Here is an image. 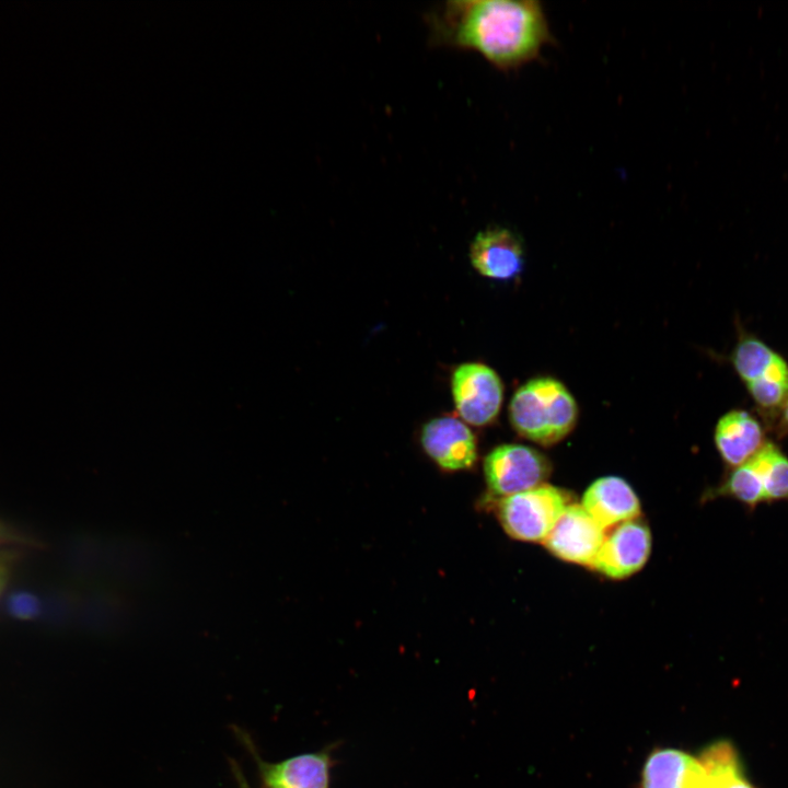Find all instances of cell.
Masks as SVG:
<instances>
[{
	"instance_id": "6da1fadb",
	"label": "cell",
	"mask_w": 788,
	"mask_h": 788,
	"mask_svg": "<svg viewBox=\"0 0 788 788\" xmlns=\"http://www.w3.org/2000/svg\"><path fill=\"white\" fill-rule=\"evenodd\" d=\"M429 43L473 50L505 72L541 58L555 43L538 1L452 0L425 15Z\"/></svg>"
},
{
	"instance_id": "7a4b0ae2",
	"label": "cell",
	"mask_w": 788,
	"mask_h": 788,
	"mask_svg": "<svg viewBox=\"0 0 788 788\" xmlns=\"http://www.w3.org/2000/svg\"><path fill=\"white\" fill-rule=\"evenodd\" d=\"M509 418L521 437L541 445H552L572 431L578 420V406L560 381L538 376L514 392Z\"/></svg>"
},
{
	"instance_id": "3957f363",
	"label": "cell",
	"mask_w": 788,
	"mask_h": 788,
	"mask_svg": "<svg viewBox=\"0 0 788 788\" xmlns=\"http://www.w3.org/2000/svg\"><path fill=\"white\" fill-rule=\"evenodd\" d=\"M568 496L549 484L501 498L497 517L506 533L522 542H544L566 508Z\"/></svg>"
},
{
	"instance_id": "277c9868",
	"label": "cell",
	"mask_w": 788,
	"mask_h": 788,
	"mask_svg": "<svg viewBox=\"0 0 788 788\" xmlns=\"http://www.w3.org/2000/svg\"><path fill=\"white\" fill-rule=\"evenodd\" d=\"M551 473L549 460L538 450L523 444L498 445L484 460L487 486L501 498L544 484Z\"/></svg>"
},
{
	"instance_id": "5b68a950",
	"label": "cell",
	"mask_w": 788,
	"mask_h": 788,
	"mask_svg": "<svg viewBox=\"0 0 788 788\" xmlns=\"http://www.w3.org/2000/svg\"><path fill=\"white\" fill-rule=\"evenodd\" d=\"M234 730L256 764L260 788H329L333 766L332 745L318 752L269 763L259 756L246 732L239 728Z\"/></svg>"
},
{
	"instance_id": "8992f818",
	"label": "cell",
	"mask_w": 788,
	"mask_h": 788,
	"mask_svg": "<svg viewBox=\"0 0 788 788\" xmlns=\"http://www.w3.org/2000/svg\"><path fill=\"white\" fill-rule=\"evenodd\" d=\"M454 405L460 417L473 426H486L499 414L503 384L495 370L479 362L460 364L451 380Z\"/></svg>"
},
{
	"instance_id": "52a82bcc",
	"label": "cell",
	"mask_w": 788,
	"mask_h": 788,
	"mask_svg": "<svg viewBox=\"0 0 788 788\" xmlns=\"http://www.w3.org/2000/svg\"><path fill=\"white\" fill-rule=\"evenodd\" d=\"M604 538L605 530L582 506L569 503L543 543L557 558L592 568Z\"/></svg>"
},
{
	"instance_id": "ba28073f",
	"label": "cell",
	"mask_w": 788,
	"mask_h": 788,
	"mask_svg": "<svg viewBox=\"0 0 788 788\" xmlns=\"http://www.w3.org/2000/svg\"><path fill=\"white\" fill-rule=\"evenodd\" d=\"M651 552L649 528L638 519L615 525L605 538L592 566L611 579H625L639 571Z\"/></svg>"
},
{
	"instance_id": "9c48e42d",
	"label": "cell",
	"mask_w": 788,
	"mask_h": 788,
	"mask_svg": "<svg viewBox=\"0 0 788 788\" xmlns=\"http://www.w3.org/2000/svg\"><path fill=\"white\" fill-rule=\"evenodd\" d=\"M421 445L444 471L471 468L477 460V441L467 425L452 416L428 421L421 430Z\"/></svg>"
},
{
	"instance_id": "30bf717a",
	"label": "cell",
	"mask_w": 788,
	"mask_h": 788,
	"mask_svg": "<svg viewBox=\"0 0 788 788\" xmlns=\"http://www.w3.org/2000/svg\"><path fill=\"white\" fill-rule=\"evenodd\" d=\"M470 258L479 274L496 280L514 278L524 262L521 241L505 228H490L477 233L470 247Z\"/></svg>"
},
{
	"instance_id": "8fae6325",
	"label": "cell",
	"mask_w": 788,
	"mask_h": 788,
	"mask_svg": "<svg viewBox=\"0 0 788 788\" xmlns=\"http://www.w3.org/2000/svg\"><path fill=\"white\" fill-rule=\"evenodd\" d=\"M714 440L729 471L748 463L768 441L761 421L745 409L723 414L715 427Z\"/></svg>"
},
{
	"instance_id": "7c38bea8",
	"label": "cell",
	"mask_w": 788,
	"mask_h": 788,
	"mask_svg": "<svg viewBox=\"0 0 788 788\" xmlns=\"http://www.w3.org/2000/svg\"><path fill=\"white\" fill-rule=\"evenodd\" d=\"M581 506L604 530L637 519L641 510L631 486L617 476H603L590 484Z\"/></svg>"
},
{
	"instance_id": "4fadbf2b",
	"label": "cell",
	"mask_w": 788,
	"mask_h": 788,
	"mask_svg": "<svg viewBox=\"0 0 788 788\" xmlns=\"http://www.w3.org/2000/svg\"><path fill=\"white\" fill-rule=\"evenodd\" d=\"M703 776L698 758L680 749L660 748L646 758L639 788H698Z\"/></svg>"
},
{
	"instance_id": "5bb4252c",
	"label": "cell",
	"mask_w": 788,
	"mask_h": 788,
	"mask_svg": "<svg viewBox=\"0 0 788 788\" xmlns=\"http://www.w3.org/2000/svg\"><path fill=\"white\" fill-rule=\"evenodd\" d=\"M698 760L704 768L698 788H753L742 774L733 746L727 741L708 745Z\"/></svg>"
},
{
	"instance_id": "9a60e30c",
	"label": "cell",
	"mask_w": 788,
	"mask_h": 788,
	"mask_svg": "<svg viewBox=\"0 0 788 788\" xmlns=\"http://www.w3.org/2000/svg\"><path fill=\"white\" fill-rule=\"evenodd\" d=\"M745 387L765 419L775 420L788 395L787 361L778 355L763 375Z\"/></svg>"
},
{
	"instance_id": "2e32d148",
	"label": "cell",
	"mask_w": 788,
	"mask_h": 788,
	"mask_svg": "<svg viewBox=\"0 0 788 788\" xmlns=\"http://www.w3.org/2000/svg\"><path fill=\"white\" fill-rule=\"evenodd\" d=\"M764 485L766 503L788 501V456L773 441L750 460Z\"/></svg>"
},
{
	"instance_id": "e0dca14e",
	"label": "cell",
	"mask_w": 788,
	"mask_h": 788,
	"mask_svg": "<svg viewBox=\"0 0 788 788\" xmlns=\"http://www.w3.org/2000/svg\"><path fill=\"white\" fill-rule=\"evenodd\" d=\"M779 354L752 334H741L730 360L735 373L744 383L757 380L770 367Z\"/></svg>"
},
{
	"instance_id": "ac0fdd59",
	"label": "cell",
	"mask_w": 788,
	"mask_h": 788,
	"mask_svg": "<svg viewBox=\"0 0 788 788\" xmlns=\"http://www.w3.org/2000/svg\"><path fill=\"white\" fill-rule=\"evenodd\" d=\"M710 493L712 497L734 499L751 511L761 503H766L763 482L750 461L730 470L726 478Z\"/></svg>"
},
{
	"instance_id": "d6986e66",
	"label": "cell",
	"mask_w": 788,
	"mask_h": 788,
	"mask_svg": "<svg viewBox=\"0 0 788 788\" xmlns=\"http://www.w3.org/2000/svg\"><path fill=\"white\" fill-rule=\"evenodd\" d=\"M39 542L16 525L0 517V551L7 548H34Z\"/></svg>"
},
{
	"instance_id": "ffe728a7",
	"label": "cell",
	"mask_w": 788,
	"mask_h": 788,
	"mask_svg": "<svg viewBox=\"0 0 788 788\" xmlns=\"http://www.w3.org/2000/svg\"><path fill=\"white\" fill-rule=\"evenodd\" d=\"M24 551L23 548L0 551V599L5 593Z\"/></svg>"
},
{
	"instance_id": "44dd1931",
	"label": "cell",
	"mask_w": 788,
	"mask_h": 788,
	"mask_svg": "<svg viewBox=\"0 0 788 788\" xmlns=\"http://www.w3.org/2000/svg\"><path fill=\"white\" fill-rule=\"evenodd\" d=\"M39 604L33 594L15 593L10 598L8 611L19 619H31L38 612Z\"/></svg>"
},
{
	"instance_id": "7402d4cb",
	"label": "cell",
	"mask_w": 788,
	"mask_h": 788,
	"mask_svg": "<svg viewBox=\"0 0 788 788\" xmlns=\"http://www.w3.org/2000/svg\"><path fill=\"white\" fill-rule=\"evenodd\" d=\"M776 419H778L775 426L777 436L779 438L788 436V395Z\"/></svg>"
},
{
	"instance_id": "603a6c76",
	"label": "cell",
	"mask_w": 788,
	"mask_h": 788,
	"mask_svg": "<svg viewBox=\"0 0 788 788\" xmlns=\"http://www.w3.org/2000/svg\"><path fill=\"white\" fill-rule=\"evenodd\" d=\"M231 770L234 775V778L237 783L239 788H251L250 784L247 783L246 778L244 777L242 769L237 765L236 762L231 761Z\"/></svg>"
}]
</instances>
